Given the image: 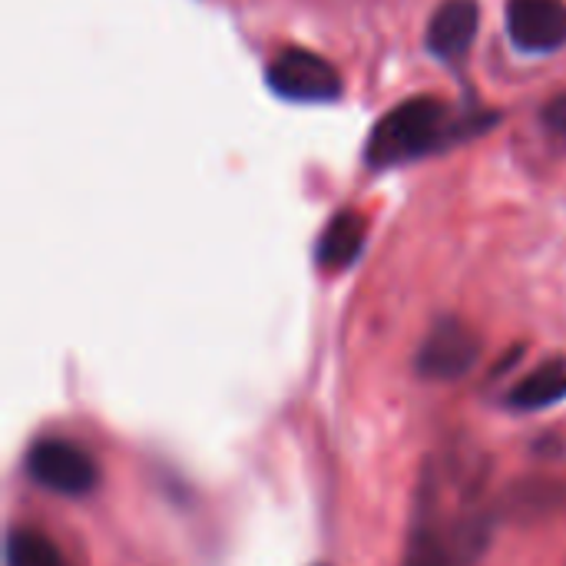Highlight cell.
Masks as SVG:
<instances>
[{"mask_svg": "<svg viewBox=\"0 0 566 566\" xmlns=\"http://www.w3.org/2000/svg\"><path fill=\"white\" fill-rule=\"evenodd\" d=\"M365 235H368V222L361 212L355 209H342L332 216V222L322 229V239H318V249H315V259L325 272H342L348 269L361 249H365Z\"/></svg>", "mask_w": 566, "mask_h": 566, "instance_id": "ba28073f", "label": "cell"}, {"mask_svg": "<svg viewBox=\"0 0 566 566\" xmlns=\"http://www.w3.org/2000/svg\"><path fill=\"white\" fill-rule=\"evenodd\" d=\"M265 80L279 96L295 103H332L342 96V73L335 70V63L302 46L282 50L269 63Z\"/></svg>", "mask_w": 566, "mask_h": 566, "instance_id": "277c9868", "label": "cell"}, {"mask_svg": "<svg viewBox=\"0 0 566 566\" xmlns=\"http://www.w3.org/2000/svg\"><path fill=\"white\" fill-rule=\"evenodd\" d=\"M478 27H481V7L478 0H444L431 23H428V50L444 60V63H454L461 60L474 36H478Z\"/></svg>", "mask_w": 566, "mask_h": 566, "instance_id": "52a82bcc", "label": "cell"}, {"mask_svg": "<svg viewBox=\"0 0 566 566\" xmlns=\"http://www.w3.org/2000/svg\"><path fill=\"white\" fill-rule=\"evenodd\" d=\"M431 478L421 488V507L401 566H474L488 541V517L474 504H444Z\"/></svg>", "mask_w": 566, "mask_h": 566, "instance_id": "6da1fadb", "label": "cell"}, {"mask_svg": "<svg viewBox=\"0 0 566 566\" xmlns=\"http://www.w3.org/2000/svg\"><path fill=\"white\" fill-rule=\"evenodd\" d=\"M27 471L43 491L60 497H86L99 484V471L93 458L63 438L36 441L27 454Z\"/></svg>", "mask_w": 566, "mask_h": 566, "instance_id": "3957f363", "label": "cell"}, {"mask_svg": "<svg viewBox=\"0 0 566 566\" xmlns=\"http://www.w3.org/2000/svg\"><path fill=\"white\" fill-rule=\"evenodd\" d=\"M544 126H547V133H554V136H566V96H557V99L547 103V109H544Z\"/></svg>", "mask_w": 566, "mask_h": 566, "instance_id": "8fae6325", "label": "cell"}, {"mask_svg": "<svg viewBox=\"0 0 566 566\" xmlns=\"http://www.w3.org/2000/svg\"><path fill=\"white\" fill-rule=\"evenodd\" d=\"M7 566H70L60 547L33 531V527H17L7 534Z\"/></svg>", "mask_w": 566, "mask_h": 566, "instance_id": "30bf717a", "label": "cell"}, {"mask_svg": "<svg viewBox=\"0 0 566 566\" xmlns=\"http://www.w3.org/2000/svg\"><path fill=\"white\" fill-rule=\"evenodd\" d=\"M481 358V338L461 318H441L418 348V371L428 381L464 378Z\"/></svg>", "mask_w": 566, "mask_h": 566, "instance_id": "5b68a950", "label": "cell"}, {"mask_svg": "<svg viewBox=\"0 0 566 566\" xmlns=\"http://www.w3.org/2000/svg\"><path fill=\"white\" fill-rule=\"evenodd\" d=\"M566 398V358H551L544 365H537L531 375H524L511 395H507V405L517 408V411H541V408H551L557 401Z\"/></svg>", "mask_w": 566, "mask_h": 566, "instance_id": "9c48e42d", "label": "cell"}, {"mask_svg": "<svg viewBox=\"0 0 566 566\" xmlns=\"http://www.w3.org/2000/svg\"><path fill=\"white\" fill-rule=\"evenodd\" d=\"M454 129H461V126H454L444 99H434V96L405 99L375 126V133L368 139V166L385 169V166L421 159V156L448 146Z\"/></svg>", "mask_w": 566, "mask_h": 566, "instance_id": "7a4b0ae2", "label": "cell"}, {"mask_svg": "<svg viewBox=\"0 0 566 566\" xmlns=\"http://www.w3.org/2000/svg\"><path fill=\"white\" fill-rule=\"evenodd\" d=\"M507 33L521 53H557L566 46L564 0H511Z\"/></svg>", "mask_w": 566, "mask_h": 566, "instance_id": "8992f818", "label": "cell"}]
</instances>
